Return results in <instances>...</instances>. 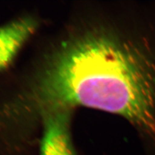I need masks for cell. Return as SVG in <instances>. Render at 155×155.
Wrapping results in <instances>:
<instances>
[{
	"label": "cell",
	"mask_w": 155,
	"mask_h": 155,
	"mask_svg": "<svg viewBox=\"0 0 155 155\" xmlns=\"http://www.w3.org/2000/svg\"><path fill=\"white\" fill-rule=\"evenodd\" d=\"M47 106L81 105L116 114L155 134V88L143 62L125 43L103 34L61 51L39 87Z\"/></svg>",
	"instance_id": "6da1fadb"
},
{
	"label": "cell",
	"mask_w": 155,
	"mask_h": 155,
	"mask_svg": "<svg viewBox=\"0 0 155 155\" xmlns=\"http://www.w3.org/2000/svg\"><path fill=\"white\" fill-rule=\"evenodd\" d=\"M71 109L64 106L44 107L40 155H75L70 131Z\"/></svg>",
	"instance_id": "7a4b0ae2"
},
{
	"label": "cell",
	"mask_w": 155,
	"mask_h": 155,
	"mask_svg": "<svg viewBox=\"0 0 155 155\" xmlns=\"http://www.w3.org/2000/svg\"><path fill=\"white\" fill-rule=\"evenodd\" d=\"M36 26L35 19L22 18L0 27V71L12 61Z\"/></svg>",
	"instance_id": "3957f363"
}]
</instances>
